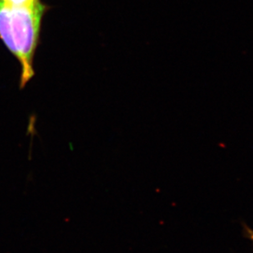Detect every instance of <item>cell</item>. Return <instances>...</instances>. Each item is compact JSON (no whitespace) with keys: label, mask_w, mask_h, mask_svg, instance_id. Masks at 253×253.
<instances>
[{"label":"cell","mask_w":253,"mask_h":253,"mask_svg":"<svg viewBox=\"0 0 253 253\" xmlns=\"http://www.w3.org/2000/svg\"><path fill=\"white\" fill-rule=\"evenodd\" d=\"M245 231H246L247 236L249 238L252 242H253V230L252 229H250L249 227H245Z\"/></svg>","instance_id":"obj_3"},{"label":"cell","mask_w":253,"mask_h":253,"mask_svg":"<svg viewBox=\"0 0 253 253\" xmlns=\"http://www.w3.org/2000/svg\"><path fill=\"white\" fill-rule=\"evenodd\" d=\"M45 11L42 2L33 6H8L0 2V39L21 65V88L34 77V55Z\"/></svg>","instance_id":"obj_1"},{"label":"cell","mask_w":253,"mask_h":253,"mask_svg":"<svg viewBox=\"0 0 253 253\" xmlns=\"http://www.w3.org/2000/svg\"><path fill=\"white\" fill-rule=\"evenodd\" d=\"M4 4L8 6H33L41 2V0H0Z\"/></svg>","instance_id":"obj_2"}]
</instances>
